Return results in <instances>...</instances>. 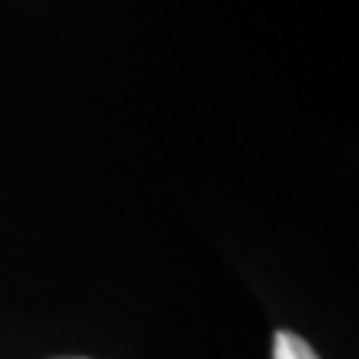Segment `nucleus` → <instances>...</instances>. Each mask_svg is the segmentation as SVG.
<instances>
[{
	"mask_svg": "<svg viewBox=\"0 0 359 359\" xmlns=\"http://www.w3.org/2000/svg\"><path fill=\"white\" fill-rule=\"evenodd\" d=\"M273 359H320L311 351V344L306 339H299L297 332H276L273 339Z\"/></svg>",
	"mask_w": 359,
	"mask_h": 359,
	"instance_id": "1",
	"label": "nucleus"
}]
</instances>
